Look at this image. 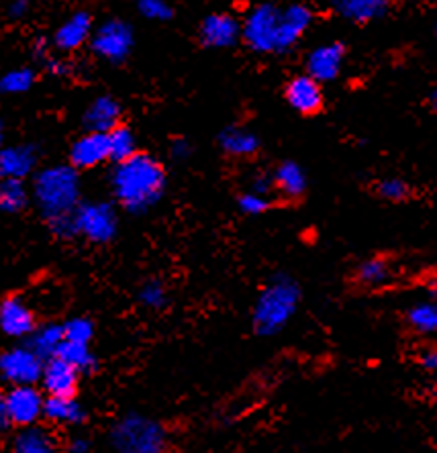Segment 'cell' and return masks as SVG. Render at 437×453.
Here are the masks:
<instances>
[{
    "label": "cell",
    "instance_id": "6da1fadb",
    "mask_svg": "<svg viewBox=\"0 0 437 453\" xmlns=\"http://www.w3.org/2000/svg\"><path fill=\"white\" fill-rule=\"evenodd\" d=\"M109 186L117 206L142 217L162 203L168 190V172L156 156L137 150L134 156L112 164Z\"/></svg>",
    "mask_w": 437,
    "mask_h": 453
},
{
    "label": "cell",
    "instance_id": "7a4b0ae2",
    "mask_svg": "<svg viewBox=\"0 0 437 453\" xmlns=\"http://www.w3.org/2000/svg\"><path fill=\"white\" fill-rule=\"evenodd\" d=\"M303 303V286L288 272H276L256 296L251 329L257 337H276L288 327Z\"/></svg>",
    "mask_w": 437,
    "mask_h": 453
},
{
    "label": "cell",
    "instance_id": "3957f363",
    "mask_svg": "<svg viewBox=\"0 0 437 453\" xmlns=\"http://www.w3.org/2000/svg\"><path fill=\"white\" fill-rule=\"evenodd\" d=\"M31 190V204H35L43 221L70 215L82 201L80 172L70 164H54L35 170Z\"/></svg>",
    "mask_w": 437,
    "mask_h": 453
},
{
    "label": "cell",
    "instance_id": "277c9868",
    "mask_svg": "<svg viewBox=\"0 0 437 453\" xmlns=\"http://www.w3.org/2000/svg\"><path fill=\"white\" fill-rule=\"evenodd\" d=\"M109 443L121 453H162L168 448V429L157 418L127 412L112 423Z\"/></svg>",
    "mask_w": 437,
    "mask_h": 453
},
{
    "label": "cell",
    "instance_id": "5b68a950",
    "mask_svg": "<svg viewBox=\"0 0 437 453\" xmlns=\"http://www.w3.org/2000/svg\"><path fill=\"white\" fill-rule=\"evenodd\" d=\"M74 223L78 237L92 245L112 243L121 229L117 206L109 201H80L74 209Z\"/></svg>",
    "mask_w": 437,
    "mask_h": 453
},
{
    "label": "cell",
    "instance_id": "8992f818",
    "mask_svg": "<svg viewBox=\"0 0 437 453\" xmlns=\"http://www.w3.org/2000/svg\"><path fill=\"white\" fill-rule=\"evenodd\" d=\"M88 45L98 59L111 65H121L135 48V29L125 19L111 17L92 29Z\"/></svg>",
    "mask_w": 437,
    "mask_h": 453
},
{
    "label": "cell",
    "instance_id": "52a82bcc",
    "mask_svg": "<svg viewBox=\"0 0 437 453\" xmlns=\"http://www.w3.org/2000/svg\"><path fill=\"white\" fill-rule=\"evenodd\" d=\"M280 6L262 3L251 9L242 21V42L257 56H276V31Z\"/></svg>",
    "mask_w": 437,
    "mask_h": 453
},
{
    "label": "cell",
    "instance_id": "ba28073f",
    "mask_svg": "<svg viewBox=\"0 0 437 453\" xmlns=\"http://www.w3.org/2000/svg\"><path fill=\"white\" fill-rule=\"evenodd\" d=\"M45 395L37 384H15L4 392V411L12 427H27L43 417Z\"/></svg>",
    "mask_w": 437,
    "mask_h": 453
},
{
    "label": "cell",
    "instance_id": "9c48e42d",
    "mask_svg": "<svg viewBox=\"0 0 437 453\" xmlns=\"http://www.w3.org/2000/svg\"><path fill=\"white\" fill-rule=\"evenodd\" d=\"M43 359L27 345H17L0 353V378L6 384H39Z\"/></svg>",
    "mask_w": 437,
    "mask_h": 453
},
{
    "label": "cell",
    "instance_id": "30bf717a",
    "mask_svg": "<svg viewBox=\"0 0 437 453\" xmlns=\"http://www.w3.org/2000/svg\"><path fill=\"white\" fill-rule=\"evenodd\" d=\"M315 21V12L303 3H293L280 6V19H278L276 31V56L288 53L296 48V43L304 37Z\"/></svg>",
    "mask_w": 437,
    "mask_h": 453
},
{
    "label": "cell",
    "instance_id": "8fae6325",
    "mask_svg": "<svg viewBox=\"0 0 437 453\" xmlns=\"http://www.w3.org/2000/svg\"><path fill=\"white\" fill-rule=\"evenodd\" d=\"M198 42L207 50H231L242 42V21L231 12H211L198 25Z\"/></svg>",
    "mask_w": 437,
    "mask_h": 453
},
{
    "label": "cell",
    "instance_id": "7c38bea8",
    "mask_svg": "<svg viewBox=\"0 0 437 453\" xmlns=\"http://www.w3.org/2000/svg\"><path fill=\"white\" fill-rule=\"evenodd\" d=\"M346 58H348L346 43L341 42L321 43L309 51L307 59H304V72H307L310 78H315L319 84L335 82L341 74Z\"/></svg>",
    "mask_w": 437,
    "mask_h": 453
},
{
    "label": "cell",
    "instance_id": "4fadbf2b",
    "mask_svg": "<svg viewBox=\"0 0 437 453\" xmlns=\"http://www.w3.org/2000/svg\"><path fill=\"white\" fill-rule=\"evenodd\" d=\"M284 101L296 115L315 117L319 115L326 106V95H323V84L310 78L307 72L293 76L284 86Z\"/></svg>",
    "mask_w": 437,
    "mask_h": 453
},
{
    "label": "cell",
    "instance_id": "5bb4252c",
    "mask_svg": "<svg viewBox=\"0 0 437 453\" xmlns=\"http://www.w3.org/2000/svg\"><path fill=\"white\" fill-rule=\"evenodd\" d=\"M80 378L82 374L74 365H70L62 357L54 356L43 362L39 386H42L45 396H78Z\"/></svg>",
    "mask_w": 437,
    "mask_h": 453
},
{
    "label": "cell",
    "instance_id": "9a60e30c",
    "mask_svg": "<svg viewBox=\"0 0 437 453\" xmlns=\"http://www.w3.org/2000/svg\"><path fill=\"white\" fill-rule=\"evenodd\" d=\"M109 162V137L107 133L84 131L74 139L68 151V164L78 172L95 170L98 165Z\"/></svg>",
    "mask_w": 437,
    "mask_h": 453
},
{
    "label": "cell",
    "instance_id": "2e32d148",
    "mask_svg": "<svg viewBox=\"0 0 437 453\" xmlns=\"http://www.w3.org/2000/svg\"><path fill=\"white\" fill-rule=\"evenodd\" d=\"M37 327L35 311L19 295H9L0 301V331L11 339H27Z\"/></svg>",
    "mask_w": 437,
    "mask_h": 453
},
{
    "label": "cell",
    "instance_id": "e0dca14e",
    "mask_svg": "<svg viewBox=\"0 0 437 453\" xmlns=\"http://www.w3.org/2000/svg\"><path fill=\"white\" fill-rule=\"evenodd\" d=\"M42 150L35 143L3 145L0 148V178L27 180L39 168Z\"/></svg>",
    "mask_w": 437,
    "mask_h": 453
},
{
    "label": "cell",
    "instance_id": "ac0fdd59",
    "mask_svg": "<svg viewBox=\"0 0 437 453\" xmlns=\"http://www.w3.org/2000/svg\"><path fill=\"white\" fill-rule=\"evenodd\" d=\"M95 29V19L88 11H76L54 31L51 45L59 53H74L88 43Z\"/></svg>",
    "mask_w": 437,
    "mask_h": 453
},
{
    "label": "cell",
    "instance_id": "d6986e66",
    "mask_svg": "<svg viewBox=\"0 0 437 453\" xmlns=\"http://www.w3.org/2000/svg\"><path fill=\"white\" fill-rule=\"evenodd\" d=\"M217 145L227 157L249 159L260 153L262 139L256 131L242 125H227L218 131Z\"/></svg>",
    "mask_w": 437,
    "mask_h": 453
},
{
    "label": "cell",
    "instance_id": "ffe728a7",
    "mask_svg": "<svg viewBox=\"0 0 437 453\" xmlns=\"http://www.w3.org/2000/svg\"><path fill=\"white\" fill-rule=\"evenodd\" d=\"M270 174H272L274 192H278L284 201L296 203L307 195L309 176L296 159H282Z\"/></svg>",
    "mask_w": 437,
    "mask_h": 453
},
{
    "label": "cell",
    "instance_id": "44dd1931",
    "mask_svg": "<svg viewBox=\"0 0 437 453\" xmlns=\"http://www.w3.org/2000/svg\"><path fill=\"white\" fill-rule=\"evenodd\" d=\"M119 123H123V104L111 95L92 98L82 112L84 131L109 133Z\"/></svg>",
    "mask_w": 437,
    "mask_h": 453
},
{
    "label": "cell",
    "instance_id": "7402d4cb",
    "mask_svg": "<svg viewBox=\"0 0 437 453\" xmlns=\"http://www.w3.org/2000/svg\"><path fill=\"white\" fill-rule=\"evenodd\" d=\"M42 418L65 427H80L88 421V411L76 396H45Z\"/></svg>",
    "mask_w": 437,
    "mask_h": 453
},
{
    "label": "cell",
    "instance_id": "603a6c76",
    "mask_svg": "<svg viewBox=\"0 0 437 453\" xmlns=\"http://www.w3.org/2000/svg\"><path fill=\"white\" fill-rule=\"evenodd\" d=\"M390 9V0H334V11L354 25L379 21Z\"/></svg>",
    "mask_w": 437,
    "mask_h": 453
},
{
    "label": "cell",
    "instance_id": "cb8c5ba5",
    "mask_svg": "<svg viewBox=\"0 0 437 453\" xmlns=\"http://www.w3.org/2000/svg\"><path fill=\"white\" fill-rule=\"evenodd\" d=\"M58 449V439L48 427L33 423L27 427H19L12 437V451L17 453H51Z\"/></svg>",
    "mask_w": 437,
    "mask_h": 453
},
{
    "label": "cell",
    "instance_id": "d4e9b609",
    "mask_svg": "<svg viewBox=\"0 0 437 453\" xmlns=\"http://www.w3.org/2000/svg\"><path fill=\"white\" fill-rule=\"evenodd\" d=\"M354 280L362 288L379 290L384 288L390 280H393V268H390L388 259L382 256H372L362 259L354 268Z\"/></svg>",
    "mask_w": 437,
    "mask_h": 453
},
{
    "label": "cell",
    "instance_id": "484cf974",
    "mask_svg": "<svg viewBox=\"0 0 437 453\" xmlns=\"http://www.w3.org/2000/svg\"><path fill=\"white\" fill-rule=\"evenodd\" d=\"M31 206V190L21 178H0V212L19 215Z\"/></svg>",
    "mask_w": 437,
    "mask_h": 453
},
{
    "label": "cell",
    "instance_id": "4316f807",
    "mask_svg": "<svg viewBox=\"0 0 437 453\" xmlns=\"http://www.w3.org/2000/svg\"><path fill=\"white\" fill-rule=\"evenodd\" d=\"M56 356L62 357L64 362H68L70 365H74L82 376L96 374L98 368H101L96 353L90 349V343H78V342H68V339H64V342L59 343V348L56 349Z\"/></svg>",
    "mask_w": 437,
    "mask_h": 453
},
{
    "label": "cell",
    "instance_id": "83f0119b",
    "mask_svg": "<svg viewBox=\"0 0 437 453\" xmlns=\"http://www.w3.org/2000/svg\"><path fill=\"white\" fill-rule=\"evenodd\" d=\"M62 342H64L62 323H45V325H37V327L29 333V337L25 339V345L35 351L37 356L45 362L48 357L56 356V349L59 348V343Z\"/></svg>",
    "mask_w": 437,
    "mask_h": 453
},
{
    "label": "cell",
    "instance_id": "f1b7e54d",
    "mask_svg": "<svg viewBox=\"0 0 437 453\" xmlns=\"http://www.w3.org/2000/svg\"><path fill=\"white\" fill-rule=\"evenodd\" d=\"M109 137V162H121L139 150L137 148V135L129 125L119 123L117 127L107 133Z\"/></svg>",
    "mask_w": 437,
    "mask_h": 453
},
{
    "label": "cell",
    "instance_id": "f546056e",
    "mask_svg": "<svg viewBox=\"0 0 437 453\" xmlns=\"http://www.w3.org/2000/svg\"><path fill=\"white\" fill-rule=\"evenodd\" d=\"M405 321L410 329L419 335H433L437 331V306L435 301H423L409 306L405 312Z\"/></svg>",
    "mask_w": 437,
    "mask_h": 453
},
{
    "label": "cell",
    "instance_id": "4dcf8cb0",
    "mask_svg": "<svg viewBox=\"0 0 437 453\" xmlns=\"http://www.w3.org/2000/svg\"><path fill=\"white\" fill-rule=\"evenodd\" d=\"M37 74L29 65H21V68H12L0 76V95L3 96H19L27 95V92L35 86Z\"/></svg>",
    "mask_w": 437,
    "mask_h": 453
},
{
    "label": "cell",
    "instance_id": "1f68e13d",
    "mask_svg": "<svg viewBox=\"0 0 437 453\" xmlns=\"http://www.w3.org/2000/svg\"><path fill=\"white\" fill-rule=\"evenodd\" d=\"M137 301L143 306V309L160 312L170 304L168 286H165L164 280H160V278H148L142 286H139Z\"/></svg>",
    "mask_w": 437,
    "mask_h": 453
},
{
    "label": "cell",
    "instance_id": "d6a6232c",
    "mask_svg": "<svg viewBox=\"0 0 437 453\" xmlns=\"http://www.w3.org/2000/svg\"><path fill=\"white\" fill-rule=\"evenodd\" d=\"M374 192L382 198V201L399 204V203L409 201L410 184L399 176H387V178H380L379 182L374 184Z\"/></svg>",
    "mask_w": 437,
    "mask_h": 453
},
{
    "label": "cell",
    "instance_id": "836d02e7",
    "mask_svg": "<svg viewBox=\"0 0 437 453\" xmlns=\"http://www.w3.org/2000/svg\"><path fill=\"white\" fill-rule=\"evenodd\" d=\"M64 339L78 343H92L96 335V325L90 317H72L68 321L62 323Z\"/></svg>",
    "mask_w": 437,
    "mask_h": 453
},
{
    "label": "cell",
    "instance_id": "e575fe53",
    "mask_svg": "<svg viewBox=\"0 0 437 453\" xmlns=\"http://www.w3.org/2000/svg\"><path fill=\"white\" fill-rule=\"evenodd\" d=\"M272 206H274L272 198L257 195V192H251V190L242 192V195L237 196V209H240L242 215L246 217H262L266 215Z\"/></svg>",
    "mask_w": 437,
    "mask_h": 453
},
{
    "label": "cell",
    "instance_id": "d590c367",
    "mask_svg": "<svg viewBox=\"0 0 437 453\" xmlns=\"http://www.w3.org/2000/svg\"><path fill=\"white\" fill-rule=\"evenodd\" d=\"M135 9L148 21L165 23L174 19V6L168 0H135Z\"/></svg>",
    "mask_w": 437,
    "mask_h": 453
},
{
    "label": "cell",
    "instance_id": "8d00e7d4",
    "mask_svg": "<svg viewBox=\"0 0 437 453\" xmlns=\"http://www.w3.org/2000/svg\"><path fill=\"white\" fill-rule=\"evenodd\" d=\"M48 223V229L51 235L59 242H72V239L78 237V231H76V223H74V212H70V215H62V217H56V219H50Z\"/></svg>",
    "mask_w": 437,
    "mask_h": 453
},
{
    "label": "cell",
    "instance_id": "74e56055",
    "mask_svg": "<svg viewBox=\"0 0 437 453\" xmlns=\"http://www.w3.org/2000/svg\"><path fill=\"white\" fill-rule=\"evenodd\" d=\"M248 190L251 192H257V195H264V196H272L274 192V184H272V174L270 172H254L248 182Z\"/></svg>",
    "mask_w": 437,
    "mask_h": 453
},
{
    "label": "cell",
    "instance_id": "f35d334b",
    "mask_svg": "<svg viewBox=\"0 0 437 453\" xmlns=\"http://www.w3.org/2000/svg\"><path fill=\"white\" fill-rule=\"evenodd\" d=\"M192 153H195V148H192L190 139L176 137L170 142V157L174 159V162H178V164L188 162V159L192 157Z\"/></svg>",
    "mask_w": 437,
    "mask_h": 453
},
{
    "label": "cell",
    "instance_id": "ab89813d",
    "mask_svg": "<svg viewBox=\"0 0 437 453\" xmlns=\"http://www.w3.org/2000/svg\"><path fill=\"white\" fill-rule=\"evenodd\" d=\"M42 64H43L45 72H48V74H51V76H56V78H65V76L72 74V64L68 62V59L56 58V56H51V53L43 59Z\"/></svg>",
    "mask_w": 437,
    "mask_h": 453
},
{
    "label": "cell",
    "instance_id": "60d3db41",
    "mask_svg": "<svg viewBox=\"0 0 437 453\" xmlns=\"http://www.w3.org/2000/svg\"><path fill=\"white\" fill-rule=\"evenodd\" d=\"M29 11L31 0H11L9 6H6V15H9L12 21H21V19L29 15Z\"/></svg>",
    "mask_w": 437,
    "mask_h": 453
},
{
    "label": "cell",
    "instance_id": "b9f144b4",
    "mask_svg": "<svg viewBox=\"0 0 437 453\" xmlns=\"http://www.w3.org/2000/svg\"><path fill=\"white\" fill-rule=\"evenodd\" d=\"M417 362L426 372H435L437 370V351L433 345H427V348H423L419 357H417Z\"/></svg>",
    "mask_w": 437,
    "mask_h": 453
},
{
    "label": "cell",
    "instance_id": "7bdbcfd3",
    "mask_svg": "<svg viewBox=\"0 0 437 453\" xmlns=\"http://www.w3.org/2000/svg\"><path fill=\"white\" fill-rule=\"evenodd\" d=\"M50 53H51V43L45 37H37L35 43H33V58H35L37 62H43Z\"/></svg>",
    "mask_w": 437,
    "mask_h": 453
},
{
    "label": "cell",
    "instance_id": "ee69618b",
    "mask_svg": "<svg viewBox=\"0 0 437 453\" xmlns=\"http://www.w3.org/2000/svg\"><path fill=\"white\" fill-rule=\"evenodd\" d=\"M68 451H72V453H86V451H90V439H86L84 435L72 437L70 443H68Z\"/></svg>",
    "mask_w": 437,
    "mask_h": 453
},
{
    "label": "cell",
    "instance_id": "f6af8a7d",
    "mask_svg": "<svg viewBox=\"0 0 437 453\" xmlns=\"http://www.w3.org/2000/svg\"><path fill=\"white\" fill-rule=\"evenodd\" d=\"M4 139H6V127H4L3 119H0V148L4 145Z\"/></svg>",
    "mask_w": 437,
    "mask_h": 453
},
{
    "label": "cell",
    "instance_id": "bcb514c9",
    "mask_svg": "<svg viewBox=\"0 0 437 453\" xmlns=\"http://www.w3.org/2000/svg\"><path fill=\"white\" fill-rule=\"evenodd\" d=\"M3 406H4V392L0 390V409H3Z\"/></svg>",
    "mask_w": 437,
    "mask_h": 453
}]
</instances>
